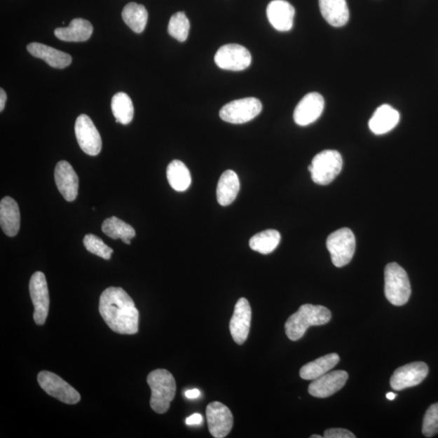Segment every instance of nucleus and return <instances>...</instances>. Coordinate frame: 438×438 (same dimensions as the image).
Masks as SVG:
<instances>
[{"label": "nucleus", "mask_w": 438, "mask_h": 438, "mask_svg": "<svg viewBox=\"0 0 438 438\" xmlns=\"http://www.w3.org/2000/svg\"><path fill=\"white\" fill-rule=\"evenodd\" d=\"M100 313L113 331L130 336L138 332V309L123 288L111 287L102 293Z\"/></svg>", "instance_id": "obj_1"}, {"label": "nucleus", "mask_w": 438, "mask_h": 438, "mask_svg": "<svg viewBox=\"0 0 438 438\" xmlns=\"http://www.w3.org/2000/svg\"><path fill=\"white\" fill-rule=\"evenodd\" d=\"M331 319V313L326 307L303 305L298 311L292 314L285 323V331L292 341L301 339L310 327L323 326Z\"/></svg>", "instance_id": "obj_2"}, {"label": "nucleus", "mask_w": 438, "mask_h": 438, "mask_svg": "<svg viewBox=\"0 0 438 438\" xmlns=\"http://www.w3.org/2000/svg\"><path fill=\"white\" fill-rule=\"evenodd\" d=\"M147 383L151 390V409L158 414L167 412L177 392L173 375L166 369H156L148 375Z\"/></svg>", "instance_id": "obj_3"}, {"label": "nucleus", "mask_w": 438, "mask_h": 438, "mask_svg": "<svg viewBox=\"0 0 438 438\" xmlns=\"http://www.w3.org/2000/svg\"><path fill=\"white\" fill-rule=\"evenodd\" d=\"M411 289L408 274L399 264L390 263L385 269V295L395 306H404L409 301Z\"/></svg>", "instance_id": "obj_4"}, {"label": "nucleus", "mask_w": 438, "mask_h": 438, "mask_svg": "<svg viewBox=\"0 0 438 438\" xmlns=\"http://www.w3.org/2000/svg\"><path fill=\"white\" fill-rule=\"evenodd\" d=\"M343 158L336 151L327 149L317 154L308 166L313 182L319 185L331 184L341 172Z\"/></svg>", "instance_id": "obj_5"}, {"label": "nucleus", "mask_w": 438, "mask_h": 438, "mask_svg": "<svg viewBox=\"0 0 438 438\" xmlns=\"http://www.w3.org/2000/svg\"><path fill=\"white\" fill-rule=\"evenodd\" d=\"M327 247L333 264L336 267L345 266L352 261L355 254V235L349 228L339 229L328 236Z\"/></svg>", "instance_id": "obj_6"}, {"label": "nucleus", "mask_w": 438, "mask_h": 438, "mask_svg": "<svg viewBox=\"0 0 438 438\" xmlns=\"http://www.w3.org/2000/svg\"><path fill=\"white\" fill-rule=\"evenodd\" d=\"M262 111L260 100L255 97H246L228 103L219 112L221 120L234 125H241L254 120Z\"/></svg>", "instance_id": "obj_7"}, {"label": "nucleus", "mask_w": 438, "mask_h": 438, "mask_svg": "<svg viewBox=\"0 0 438 438\" xmlns=\"http://www.w3.org/2000/svg\"><path fill=\"white\" fill-rule=\"evenodd\" d=\"M38 381L45 392L66 404H76L81 400V395L73 386L58 375L42 371L38 375Z\"/></svg>", "instance_id": "obj_8"}, {"label": "nucleus", "mask_w": 438, "mask_h": 438, "mask_svg": "<svg viewBox=\"0 0 438 438\" xmlns=\"http://www.w3.org/2000/svg\"><path fill=\"white\" fill-rule=\"evenodd\" d=\"M29 292L34 307V320L42 326L48 318L50 307L48 282L43 272H35L31 277Z\"/></svg>", "instance_id": "obj_9"}, {"label": "nucleus", "mask_w": 438, "mask_h": 438, "mask_svg": "<svg viewBox=\"0 0 438 438\" xmlns=\"http://www.w3.org/2000/svg\"><path fill=\"white\" fill-rule=\"evenodd\" d=\"M215 64L221 69L243 71L252 63V55L245 46L228 44L221 46L214 56Z\"/></svg>", "instance_id": "obj_10"}, {"label": "nucleus", "mask_w": 438, "mask_h": 438, "mask_svg": "<svg viewBox=\"0 0 438 438\" xmlns=\"http://www.w3.org/2000/svg\"><path fill=\"white\" fill-rule=\"evenodd\" d=\"M77 142L88 156H96L102 151V138L91 118L84 114L77 117L75 123Z\"/></svg>", "instance_id": "obj_11"}, {"label": "nucleus", "mask_w": 438, "mask_h": 438, "mask_svg": "<svg viewBox=\"0 0 438 438\" xmlns=\"http://www.w3.org/2000/svg\"><path fill=\"white\" fill-rule=\"evenodd\" d=\"M206 419L210 434L216 438L226 437L233 427V413L228 406L220 402H213L207 406Z\"/></svg>", "instance_id": "obj_12"}, {"label": "nucleus", "mask_w": 438, "mask_h": 438, "mask_svg": "<svg viewBox=\"0 0 438 438\" xmlns=\"http://www.w3.org/2000/svg\"><path fill=\"white\" fill-rule=\"evenodd\" d=\"M429 374V367L424 362H413L397 369L390 378L394 390L413 388L423 381Z\"/></svg>", "instance_id": "obj_13"}, {"label": "nucleus", "mask_w": 438, "mask_h": 438, "mask_svg": "<svg viewBox=\"0 0 438 438\" xmlns=\"http://www.w3.org/2000/svg\"><path fill=\"white\" fill-rule=\"evenodd\" d=\"M252 322V309L245 298L237 301L230 321V332L237 344H243L249 337Z\"/></svg>", "instance_id": "obj_14"}, {"label": "nucleus", "mask_w": 438, "mask_h": 438, "mask_svg": "<svg viewBox=\"0 0 438 438\" xmlns=\"http://www.w3.org/2000/svg\"><path fill=\"white\" fill-rule=\"evenodd\" d=\"M348 379L346 371L337 370L327 373L313 381L308 386V393L316 398H327L341 390Z\"/></svg>", "instance_id": "obj_15"}, {"label": "nucleus", "mask_w": 438, "mask_h": 438, "mask_svg": "<svg viewBox=\"0 0 438 438\" xmlns=\"http://www.w3.org/2000/svg\"><path fill=\"white\" fill-rule=\"evenodd\" d=\"M324 107L323 97L318 93H309L298 103L294 111V121L300 126L311 125L322 116Z\"/></svg>", "instance_id": "obj_16"}, {"label": "nucleus", "mask_w": 438, "mask_h": 438, "mask_svg": "<svg viewBox=\"0 0 438 438\" xmlns=\"http://www.w3.org/2000/svg\"><path fill=\"white\" fill-rule=\"evenodd\" d=\"M55 180L67 202H74L78 195L79 179L70 163L60 161L56 165Z\"/></svg>", "instance_id": "obj_17"}, {"label": "nucleus", "mask_w": 438, "mask_h": 438, "mask_svg": "<svg viewBox=\"0 0 438 438\" xmlns=\"http://www.w3.org/2000/svg\"><path fill=\"white\" fill-rule=\"evenodd\" d=\"M295 14V8L285 0H274L266 9L267 18L272 27L280 32L292 29Z\"/></svg>", "instance_id": "obj_18"}, {"label": "nucleus", "mask_w": 438, "mask_h": 438, "mask_svg": "<svg viewBox=\"0 0 438 438\" xmlns=\"http://www.w3.org/2000/svg\"><path fill=\"white\" fill-rule=\"evenodd\" d=\"M400 115L392 107L384 104L375 111L369 122L370 130L376 135L388 133L398 125Z\"/></svg>", "instance_id": "obj_19"}, {"label": "nucleus", "mask_w": 438, "mask_h": 438, "mask_svg": "<svg viewBox=\"0 0 438 438\" xmlns=\"http://www.w3.org/2000/svg\"><path fill=\"white\" fill-rule=\"evenodd\" d=\"M27 50L34 57L43 60L54 69H63L71 63L70 55L42 43H30L27 46Z\"/></svg>", "instance_id": "obj_20"}, {"label": "nucleus", "mask_w": 438, "mask_h": 438, "mask_svg": "<svg viewBox=\"0 0 438 438\" xmlns=\"http://www.w3.org/2000/svg\"><path fill=\"white\" fill-rule=\"evenodd\" d=\"M0 225L5 233L10 237L18 234L20 226L19 206L14 199L4 198L0 203Z\"/></svg>", "instance_id": "obj_21"}, {"label": "nucleus", "mask_w": 438, "mask_h": 438, "mask_svg": "<svg viewBox=\"0 0 438 438\" xmlns=\"http://www.w3.org/2000/svg\"><path fill=\"white\" fill-rule=\"evenodd\" d=\"M322 17L334 27H342L348 22L350 14L346 0H319Z\"/></svg>", "instance_id": "obj_22"}, {"label": "nucleus", "mask_w": 438, "mask_h": 438, "mask_svg": "<svg viewBox=\"0 0 438 438\" xmlns=\"http://www.w3.org/2000/svg\"><path fill=\"white\" fill-rule=\"evenodd\" d=\"M94 31L93 25L87 20L76 18L68 27L55 29L56 38L64 42H85L89 40Z\"/></svg>", "instance_id": "obj_23"}, {"label": "nucleus", "mask_w": 438, "mask_h": 438, "mask_svg": "<svg viewBox=\"0 0 438 438\" xmlns=\"http://www.w3.org/2000/svg\"><path fill=\"white\" fill-rule=\"evenodd\" d=\"M238 175L231 170L221 174L217 187V200L221 206H228L235 200L240 191Z\"/></svg>", "instance_id": "obj_24"}, {"label": "nucleus", "mask_w": 438, "mask_h": 438, "mask_svg": "<svg viewBox=\"0 0 438 438\" xmlns=\"http://www.w3.org/2000/svg\"><path fill=\"white\" fill-rule=\"evenodd\" d=\"M339 357L336 353H331L324 355L314 362H309L303 365L300 371V376L302 379L313 381L322 377L329 370H331L339 362Z\"/></svg>", "instance_id": "obj_25"}, {"label": "nucleus", "mask_w": 438, "mask_h": 438, "mask_svg": "<svg viewBox=\"0 0 438 438\" xmlns=\"http://www.w3.org/2000/svg\"><path fill=\"white\" fill-rule=\"evenodd\" d=\"M122 18L134 32L141 34L147 25L148 12L144 5L132 2L123 8Z\"/></svg>", "instance_id": "obj_26"}, {"label": "nucleus", "mask_w": 438, "mask_h": 438, "mask_svg": "<svg viewBox=\"0 0 438 438\" xmlns=\"http://www.w3.org/2000/svg\"><path fill=\"white\" fill-rule=\"evenodd\" d=\"M102 230L110 238L113 240L121 239L123 243L127 245H130L131 240L136 235V231L132 226L115 217V216L103 221Z\"/></svg>", "instance_id": "obj_27"}, {"label": "nucleus", "mask_w": 438, "mask_h": 438, "mask_svg": "<svg viewBox=\"0 0 438 438\" xmlns=\"http://www.w3.org/2000/svg\"><path fill=\"white\" fill-rule=\"evenodd\" d=\"M167 177L171 187L177 192H184L192 183L189 170L179 160H174L168 165Z\"/></svg>", "instance_id": "obj_28"}, {"label": "nucleus", "mask_w": 438, "mask_h": 438, "mask_svg": "<svg viewBox=\"0 0 438 438\" xmlns=\"http://www.w3.org/2000/svg\"><path fill=\"white\" fill-rule=\"evenodd\" d=\"M111 110L116 123L127 125L132 122L134 116V107L130 97L125 93H117L113 96Z\"/></svg>", "instance_id": "obj_29"}, {"label": "nucleus", "mask_w": 438, "mask_h": 438, "mask_svg": "<svg viewBox=\"0 0 438 438\" xmlns=\"http://www.w3.org/2000/svg\"><path fill=\"white\" fill-rule=\"evenodd\" d=\"M281 235L276 230H266L252 236L249 240V246L252 250L261 254H269L274 251L280 243Z\"/></svg>", "instance_id": "obj_30"}, {"label": "nucleus", "mask_w": 438, "mask_h": 438, "mask_svg": "<svg viewBox=\"0 0 438 438\" xmlns=\"http://www.w3.org/2000/svg\"><path fill=\"white\" fill-rule=\"evenodd\" d=\"M190 22L183 12L174 13L170 19L168 34L179 42H185L189 37Z\"/></svg>", "instance_id": "obj_31"}, {"label": "nucleus", "mask_w": 438, "mask_h": 438, "mask_svg": "<svg viewBox=\"0 0 438 438\" xmlns=\"http://www.w3.org/2000/svg\"><path fill=\"white\" fill-rule=\"evenodd\" d=\"M83 243L85 249L91 254L99 256L105 260H110L113 252H114L100 237L93 234L86 235Z\"/></svg>", "instance_id": "obj_32"}, {"label": "nucleus", "mask_w": 438, "mask_h": 438, "mask_svg": "<svg viewBox=\"0 0 438 438\" xmlns=\"http://www.w3.org/2000/svg\"><path fill=\"white\" fill-rule=\"evenodd\" d=\"M422 432L426 437H432L438 434V403L432 404L426 411Z\"/></svg>", "instance_id": "obj_33"}, {"label": "nucleus", "mask_w": 438, "mask_h": 438, "mask_svg": "<svg viewBox=\"0 0 438 438\" xmlns=\"http://www.w3.org/2000/svg\"><path fill=\"white\" fill-rule=\"evenodd\" d=\"M324 438H355L352 432L345 429H329L324 432Z\"/></svg>", "instance_id": "obj_34"}, {"label": "nucleus", "mask_w": 438, "mask_h": 438, "mask_svg": "<svg viewBox=\"0 0 438 438\" xmlns=\"http://www.w3.org/2000/svg\"><path fill=\"white\" fill-rule=\"evenodd\" d=\"M203 420V418L202 415L195 413L189 416L186 420H185V423H186L187 425H198L202 424Z\"/></svg>", "instance_id": "obj_35"}, {"label": "nucleus", "mask_w": 438, "mask_h": 438, "mask_svg": "<svg viewBox=\"0 0 438 438\" xmlns=\"http://www.w3.org/2000/svg\"><path fill=\"white\" fill-rule=\"evenodd\" d=\"M200 391L198 389L189 390L185 392V397L189 399H195L199 398Z\"/></svg>", "instance_id": "obj_36"}, {"label": "nucleus", "mask_w": 438, "mask_h": 438, "mask_svg": "<svg viewBox=\"0 0 438 438\" xmlns=\"http://www.w3.org/2000/svg\"><path fill=\"white\" fill-rule=\"evenodd\" d=\"M7 101L6 92L4 89L0 90V111H3L5 107V102Z\"/></svg>", "instance_id": "obj_37"}, {"label": "nucleus", "mask_w": 438, "mask_h": 438, "mask_svg": "<svg viewBox=\"0 0 438 438\" xmlns=\"http://www.w3.org/2000/svg\"><path fill=\"white\" fill-rule=\"evenodd\" d=\"M397 395L393 392H390L386 395V398L389 400H394L396 398Z\"/></svg>", "instance_id": "obj_38"}, {"label": "nucleus", "mask_w": 438, "mask_h": 438, "mask_svg": "<svg viewBox=\"0 0 438 438\" xmlns=\"http://www.w3.org/2000/svg\"><path fill=\"white\" fill-rule=\"evenodd\" d=\"M310 437H311V438H322V436H319V435L314 434V435H312Z\"/></svg>", "instance_id": "obj_39"}]
</instances>
